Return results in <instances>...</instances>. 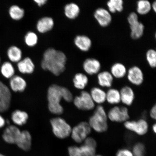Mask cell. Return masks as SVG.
<instances>
[{"mask_svg":"<svg viewBox=\"0 0 156 156\" xmlns=\"http://www.w3.org/2000/svg\"><path fill=\"white\" fill-rule=\"evenodd\" d=\"M89 93L95 104L101 105L106 102V92L101 87H93Z\"/></svg>","mask_w":156,"mask_h":156,"instance_id":"19","label":"cell"},{"mask_svg":"<svg viewBox=\"0 0 156 156\" xmlns=\"http://www.w3.org/2000/svg\"><path fill=\"white\" fill-rule=\"evenodd\" d=\"M127 77L129 81L132 85L139 86L144 80V74L141 68L137 66L130 67L127 71Z\"/></svg>","mask_w":156,"mask_h":156,"instance_id":"11","label":"cell"},{"mask_svg":"<svg viewBox=\"0 0 156 156\" xmlns=\"http://www.w3.org/2000/svg\"><path fill=\"white\" fill-rule=\"evenodd\" d=\"M84 144H87V145L93 146V147L96 148L97 144L96 141L94 138L91 137H88L84 141Z\"/></svg>","mask_w":156,"mask_h":156,"instance_id":"39","label":"cell"},{"mask_svg":"<svg viewBox=\"0 0 156 156\" xmlns=\"http://www.w3.org/2000/svg\"><path fill=\"white\" fill-rule=\"evenodd\" d=\"M80 9L76 4L71 3L66 5L64 7V13L66 16L70 19H75L79 16Z\"/></svg>","mask_w":156,"mask_h":156,"instance_id":"25","label":"cell"},{"mask_svg":"<svg viewBox=\"0 0 156 156\" xmlns=\"http://www.w3.org/2000/svg\"><path fill=\"white\" fill-rule=\"evenodd\" d=\"M83 69L88 75L93 76L98 74L100 72L101 64L96 58H89L83 62Z\"/></svg>","mask_w":156,"mask_h":156,"instance_id":"12","label":"cell"},{"mask_svg":"<svg viewBox=\"0 0 156 156\" xmlns=\"http://www.w3.org/2000/svg\"><path fill=\"white\" fill-rule=\"evenodd\" d=\"M0 72L2 75L7 79H10L15 76L14 67L10 62H5L2 64L0 67Z\"/></svg>","mask_w":156,"mask_h":156,"instance_id":"30","label":"cell"},{"mask_svg":"<svg viewBox=\"0 0 156 156\" xmlns=\"http://www.w3.org/2000/svg\"><path fill=\"white\" fill-rule=\"evenodd\" d=\"M0 156H5V155H4L3 154H0Z\"/></svg>","mask_w":156,"mask_h":156,"instance_id":"45","label":"cell"},{"mask_svg":"<svg viewBox=\"0 0 156 156\" xmlns=\"http://www.w3.org/2000/svg\"><path fill=\"white\" fill-rule=\"evenodd\" d=\"M9 14L11 18L15 20H19L24 16L25 11L17 5H12L9 8Z\"/></svg>","mask_w":156,"mask_h":156,"instance_id":"32","label":"cell"},{"mask_svg":"<svg viewBox=\"0 0 156 156\" xmlns=\"http://www.w3.org/2000/svg\"><path fill=\"white\" fill-rule=\"evenodd\" d=\"M94 17L101 27H108L112 21V14L108 10L102 7L97 9L94 13Z\"/></svg>","mask_w":156,"mask_h":156,"instance_id":"10","label":"cell"},{"mask_svg":"<svg viewBox=\"0 0 156 156\" xmlns=\"http://www.w3.org/2000/svg\"><path fill=\"white\" fill-rule=\"evenodd\" d=\"M19 71L23 74H31L34 72L35 66L32 59L28 57L21 60L17 63Z\"/></svg>","mask_w":156,"mask_h":156,"instance_id":"21","label":"cell"},{"mask_svg":"<svg viewBox=\"0 0 156 156\" xmlns=\"http://www.w3.org/2000/svg\"><path fill=\"white\" fill-rule=\"evenodd\" d=\"M106 101L111 105H117L121 102L120 91L110 88L106 92Z\"/></svg>","mask_w":156,"mask_h":156,"instance_id":"24","label":"cell"},{"mask_svg":"<svg viewBox=\"0 0 156 156\" xmlns=\"http://www.w3.org/2000/svg\"><path fill=\"white\" fill-rule=\"evenodd\" d=\"M89 81L87 76L81 73L76 74L73 79L74 86L76 88L79 90L84 89L87 87Z\"/></svg>","mask_w":156,"mask_h":156,"instance_id":"26","label":"cell"},{"mask_svg":"<svg viewBox=\"0 0 156 156\" xmlns=\"http://www.w3.org/2000/svg\"><path fill=\"white\" fill-rule=\"evenodd\" d=\"M101 156V155H96V156Z\"/></svg>","mask_w":156,"mask_h":156,"instance_id":"47","label":"cell"},{"mask_svg":"<svg viewBox=\"0 0 156 156\" xmlns=\"http://www.w3.org/2000/svg\"><path fill=\"white\" fill-rule=\"evenodd\" d=\"M124 125L127 130L140 136L145 135L149 128V124L144 118L136 120H128L124 123Z\"/></svg>","mask_w":156,"mask_h":156,"instance_id":"6","label":"cell"},{"mask_svg":"<svg viewBox=\"0 0 156 156\" xmlns=\"http://www.w3.org/2000/svg\"><path fill=\"white\" fill-rule=\"evenodd\" d=\"M1 57H0V64H1Z\"/></svg>","mask_w":156,"mask_h":156,"instance_id":"46","label":"cell"},{"mask_svg":"<svg viewBox=\"0 0 156 156\" xmlns=\"http://www.w3.org/2000/svg\"><path fill=\"white\" fill-rule=\"evenodd\" d=\"M127 71L126 66L124 64L117 62L112 66L110 72L114 78L122 79L126 75Z\"/></svg>","mask_w":156,"mask_h":156,"instance_id":"23","label":"cell"},{"mask_svg":"<svg viewBox=\"0 0 156 156\" xmlns=\"http://www.w3.org/2000/svg\"><path fill=\"white\" fill-rule=\"evenodd\" d=\"M34 1L40 7L46 4L47 1H46V0H35Z\"/></svg>","mask_w":156,"mask_h":156,"instance_id":"42","label":"cell"},{"mask_svg":"<svg viewBox=\"0 0 156 156\" xmlns=\"http://www.w3.org/2000/svg\"><path fill=\"white\" fill-rule=\"evenodd\" d=\"M67 58L63 52L49 48L44 52L41 66L56 76L63 73L66 69Z\"/></svg>","mask_w":156,"mask_h":156,"instance_id":"1","label":"cell"},{"mask_svg":"<svg viewBox=\"0 0 156 156\" xmlns=\"http://www.w3.org/2000/svg\"><path fill=\"white\" fill-rule=\"evenodd\" d=\"M132 152L127 149L119 150L116 154V156H133Z\"/></svg>","mask_w":156,"mask_h":156,"instance_id":"38","label":"cell"},{"mask_svg":"<svg viewBox=\"0 0 156 156\" xmlns=\"http://www.w3.org/2000/svg\"><path fill=\"white\" fill-rule=\"evenodd\" d=\"M24 39L25 44L29 47L34 46L37 43L38 36L34 32H29L27 33Z\"/></svg>","mask_w":156,"mask_h":156,"instance_id":"35","label":"cell"},{"mask_svg":"<svg viewBox=\"0 0 156 156\" xmlns=\"http://www.w3.org/2000/svg\"><path fill=\"white\" fill-rule=\"evenodd\" d=\"M28 118V114L26 112L20 110H15L11 115V119L13 122L20 126L26 123Z\"/></svg>","mask_w":156,"mask_h":156,"instance_id":"28","label":"cell"},{"mask_svg":"<svg viewBox=\"0 0 156 156\" xmlns=\"http://www.w3.org/2000/svg\"><path fill=\"white\" fill-rule=\"evenodd\" d=\"M145 151V146L141 143H137L134 145L132 153L135 156H142Z\"/></svg>","mask_w":156,"mask_h":156,"instance_id":"36","label":"cell"},{"mask_svg":"<svg viewBox=\"0 0 156 156\" xmlns=\"http://www.w3.org/2000/svg\"><path fill=\"white\" fill-rule=\"evenodd\" d=\"M49 110L52 114L60 115L63 112V107L60 101L63 99L68 102L73 100L71 91L66 87L52 85L49 87L48 92Z\"/></svg>","mask_w":156,"mask_h":156,"instance_id":"2","label":"cell"},{"mask_svg":"<svg viewBox=\"0 0 156 156\" xmlns=\"http://www.w3.org/2000/svg\"><path fill=\"white\" fill-rule=\"evenodd\" d=\"M21 133V130L17 126H9L5 129L2 136L3 140L7 143L15 144Z\"/></svg>","mask_w":156,"mask_h":156,"instance_id":"13","label":"cell"},{"mask_svg":"<svg viewBox=\"0 0 156 156\" xmlns=\"http://www.w3.org/2000/svg\"><path fill=\"white\" fill-rule=\"evenodd\" d=\"M54 135L60 139H64L71 135L72 129L63 119L56 118L50 121Z\"/></svg>","mask_w":156,"mask_h":156,"instance_id":"4","label":"cell"},{"mask_svg":"<svg viewBox=\"0 0 156 156\" xmlns=\"http://www.w3.org/2000/svg\"><path fill=\"white\" fill-rule=\"evenodd\" d=\"M124 4L122 0H110L106 3L108 10L111 14L122 12L124 9Z\"/></svg>","mask_w":156,"mask_h":156,"instance_id":"29","label":"cell"},{"mask_svg":"<svg viewBox=\"0 0 156 156\" xmlns=\"http://www.w3.org/2000/svg\"><path fill=\"white\" fill-rule=\"evenodd\" d=\"M137 14L145 15L149 13L152 9L151 4L147 0H140L136 3Z\"/></svg>","mask_w":156,"mask_h":156,"instance_id":"31","label":"cell"},{"mask_svg":"<svg viewBox=\"0 0 156 156\" xmlns=\"http://www.w3.org/2000/svg\"><path fill=\"white\" fill-rule=\"evenodd\" d=\"M151 9H153L154 12H156V1H155L151 4Z\"/></svg>","mask_w":156,"mask_h":156,"instance_id":"43","label":"cell"},{"mask_svg":"<svg viewBox=\"0 0 156 156\" xmlns=\"http://www.w3.org/2000/svg\"><path fill=\"white\" fill-rule=\"evenodd\" d=\"M108 116L104 107L98 105L95 107L93 114L89 119L88 123L91 129L98 133H103L108 130Z\"/></svg>","mask_w":156,"mask_h":156,"instance_id":"3","label":"cell"},{"mask_svg":"<svg viewBox=\"0 0 156 156\" xmlns=\"http://www.w3.org/2000/svg\"><path fill=\"white\" fill-rule=\"evenodd\" d=\"M68 152L69 156H81L79 147L77 146H70L68 147Z\"/></svg>","mask_w":156,"mask_h":156,"instance_id":"37","label":"cell"},{"mask_svg":"<svg viewBox=\"0 0 156 156\" xmlns=\"http://www.w3.org/2000/svg\"><path fill=\"white\" fill-rule=\"evenodd\" d=\"M7 56L11 63H18L22 58V51L18 47L11 46L7 50Z\"/></svg>","mask_w":156,"mask_h":156,"instance_id":"27","label":"cell"},{"mask_svg":"<svg viewBox=\"0 0 156 156\" xmlns=\"http://www.w3.org/2000/svg\"><path fill=\"white\" fill-rule=\"evenodd\" d=\"M150 116L151 118L155 120L156 118V105H154L151 109L150 112Z\"/></svg>","mask_w":156,"mask_h":156,"instance_id":"40","label":"cell"},{"mask_svg":"<svg viewBox=\"0 0 156 156\" xmlns=\"http://www.w3.org/2000/svg\"><path fill=\"white\" fill-rule=\"evenodd\" d=\"M6 124V121L4 118L0 114V129L2 128Z\"/></svg>","mask_w":156,"mask_h":156,"instance_id":"41","label":"cell"},{"mask_svg":"<svg viewBox=\"0 0 156 156\" xmlns=\"http://www.w3.org/2000/svg\"><path fill=\"white\" fill-rule=\"evenodd\" d=\"M152 129L154 133H156V124H154L152 127Z\"/></svg>","mask_w":156,"mask_h":156,"instance_id":"44","label":"cell"},{"mask_svg":"<svg viewBox=\"0 0 156 156\" xmlns=\"http://www.w3.org/2000/svg\"><path fill=\"white\" fill-rule=\"evenodd\" d=\"M10 88L15 92H22L27 86L25 80L19 76H14L10 79L9 81Z\"/></svg>","mask_w":156,"mask_h":156,"instance_id":"22","label":"cell"},{"mask_svg":"<svg viewBox=\"0 0 156 156\" xmlns=\"http://www.w3.org/2000/svg\"><path fill=\"white\" fill-rule=\"evenodd\" d=\"M98 83L101 87L110 88L112 86L114 78L110 72H100L97 74Z\"/></svg>","mask_w":156,"mask_h":156,"instance_id":"17","label":"cell"},{"mask_svg":"<svg viewBox=\"0 0 156 156\" xmlns=\"http://www.w3.org/2000/svg\"><path fill=\"white\" fill-rule=\"evenodd\" d=\"M108 119L114 122L121 123L129 120L128 109L125 106H115L107 113Z\"/></svg>","mask_w":156,"mask_h":156,"instance_id":"7","label":"cell"},{"mask_svg":"<svg viewBox=\"0 0 156 156\" xmlns=\"http://www.w3.org/2000/svg\"><path fill=\"white\" fill-rule=\"evenodd\" d=\"M92 130L88 122H83L72 129L71 135L76 142L81 143L88 136Z\"/></svg>","mask_w":156,"mask_h":156,"instance_id":"5","label":"cell"},{"mask_svg":"<svg viewBox=\"0 0 156 156\" xmlns=\"http://www.w3.org/2000/svg\"><path fill=\"white\" fill-rule=\"evenodd\" d=\"M54 21L51 17H43L38 21L37 28L38 32L42 34L47 32L51 30L54 26Z\"/></svg>","mask_w":156,"mask_h":156,"instance_id":"20","label":"cell"},{"mask_svg":"<svg viewBox=\"0 0 156 156\" xmlns=\"http://www.w3.org/2000/svg\"><path fill=\"white\" fill-rule=\"evenodd\" d=\"M73 102L75 106L80 110L91 111L95 108V103L87 91H82L79 96L74 98Z\"/></svg>","mask_w":156,"mask_h":156,"instance_id":"8","label":"cell"},{"mask_svg":"<svg viewBox=\"0 0 156 156\" xmlns=\"http://www.w3.org/2000/svg\"><path fill=\"white\" fill-rule=\"evenodd\" d=\"M130 29V37L136 40L142 37L145 31V26L139 20L129 24Z\"/></svg>","mask_w":156,"mask_h":156,"instance_id":"18","label":"cell"},{"mask_svg":"<svg viewBox=\"0 0 156 156\" xmlns=\"http://www.w3.org/2000/svg\"><path fill=\"white\" fill-rule=\"evenodd\" d=\"M74 43L80 50L83 52L88 51L92 45L90 38L85 35H78L74 40Z\"/></svg>","mask_w":156,"mask_h":156,"instance_id":"16","label":"cell"},{"mask_svg":"<svg viewBox=\"0 0 156 156\" xmlns=\"http://www.w3.org/2000/svg\"><path fill=\"white\" fill-rule=\"evenodd\" d=\"M15 144L23 151H29L32 146V137L30 133L27 130L21 131Z\"/></svg>","mask_w":156,"mask_h":156,"instance_id":"15","label":"cell"},{"mask_svg":"<svg viewBox=\"0 0 156 156\" xmlns=\"http://www.w3.org/2000/svg\"><path fill=\"white\" fill-rule=\"evenodd\" d=\"M146 60L150 67L154 68L156 67V51L154 49H149L146 52Z\"/></svg>","mask_w":156,"mask_h":156,"instance_id":"34","label":"cell"},{"mask_svg":"<svg viewBox=\"0 0 156 156\" xmlns=\"http://www.w3.org/2000/svg\"><path fill=\"white\" fill-rule=\"evenodd\" d=\"M11 94L8 87L0 81V113L8 110L10 106Z\"/></svg>","mask_w":156,"mask_h":156,"instance_id":"9","label":"cell"},{"mask_svg":"<svg viewBox=\"0 0 156 156\" xmlns=\"http://www.w3.org/2000/svg\"><path fill=\"white\" fill-rule=\"evenodd\" d=\"M121 102L126 106L133 104L135 99V94L133 89L128 86L123 87L120 91Z\"/></svg>","mask_w":156,"mask_h":156,"instance_id":"14","label":"cell"},{"mask_svg":"<svg viewBox=\"0 0 156 156\" xmlns=\"http://www.w3.org/2000/svg\"><path fill=\"white\" fill-rule=\"evenodd\" d=\"M96 148L91 146L83 144L80 146L81 156H94L96 153Z\"/></svg>","mask_w":156,"mask_h":156,"instance_id":"33","label":"cell"}]
</instances>
